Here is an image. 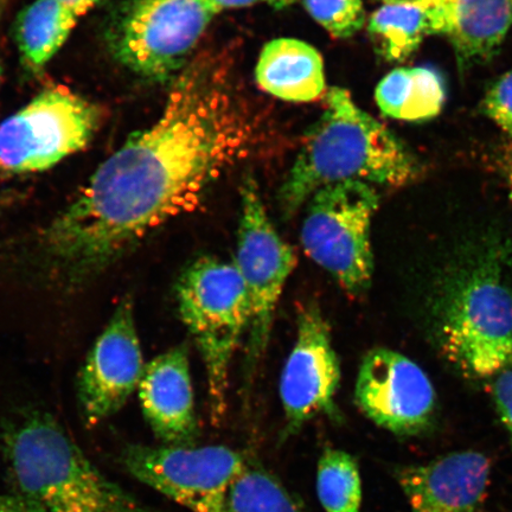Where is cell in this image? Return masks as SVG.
Masks as SVG:
<instances>
[{"instance_id":"1","label":"cell","mask_w":512,"mask_h":512,"mask_svg":"<svg viewBox=\"0 0 512 512\" xmlns=\"http://www.w3.org/2000/svg\"><path fill=\"white\" fill-rule=\"evenodd\" d=\"M253 136L223 70L209 59L191 63L156 123L132 134L31 238L25 259L32 272L66 292L92 283L152 230L200 207Z\"/></svg>"},{"instance_id":"2","label":"cell","mask_w":512,"mask_h":512,"mask_svg":"<svg viewBox=\"0 0 512 512\" xmlns=\"http://www.w3.org/2000/svg\"><path fill=\"white\" fill-rule=\"evenodd\" d=\"M421 172L418 158L400 138L358 107L348 91L334 87L281 185L280 210L290 219L329 185L358 181L401 188Z\"/></svg>"},{"instance_id":"3","label":"cell","mask_w":512,"mask_h":512,"mask_svg":"<svg viewBox=\"0 0 512 512\" xmlns=\"http://www.w3.org/2000/svg\"><path fill=\"white\" fill-rule=\"evenodd\" d=\"M4 453L17 492L47 512H153L108 479L48 414L9 428Z\"/></svg>"},{"instance_id":"4","label":"cell","mask_w":512,"mask_h":512,"mask_svg":"<svg viewBox=\"0 0 512 512\" xmlns=\"http://www.w3.org/2000/svg\"><path fill=\"white\" fill-rule=\"evenodd\" d=\"M437 338L447 360L472 379L512 367V291L494 266L472 267L448 287Z\"/></svg>"},{"instance_id":"5","label":"cell","mask_w":512,"mask_h":512,"mask_svg":"<svg viewBox=\"0 0 512 512\" xmlns=\"http://www.w3.org/2000/svg\"><path fill=\"white\" fill-rule=\"evenodd\" d=\"M179 316L200 350L208 376L211 411L226 409L229 369L249 326L245 284L235 264L197 259L176 285Z\"/></svg>"},{"instance_id":"6","label":"cell","mask_w":512,"mask_h":512,"mask_svg":"<svg viewBox=\"0 0 512 512\" xmlns=\"http://www.w3.org/2000/svg\"><path fill=\"white\" fill-rule=\"evenodd\" d=\"M379 203L374 185L349 181L318 190L307 207L304 251L352 297L366 293L373 279L370 228Z\"/></svg>"},{"instance_id":"7","label":"cell","mask_w":512,"mask_h":512,"mask_svg":"<svg viewBox=\"0 0 512 512\" xmlns=\"http://www.w3.org/2000/svg\"><path fill=\"white\" fill-rule=\"evenodd\" d=\"M219 12L210 0H131L111 24L108 46L133 73L165 81L184 68Z\"/></svg>"},{"instance_id":"8","label":"cell","mask_w":512,"mask_h":512,"mask_svg":"<svg viewBox=\"0 0 512 512\" xmlns=\"http://www.w3.org/2000/svg\"><path fill=\"white\" fill-rule=\"evenodd\" d=\"M240 196L235 266L245 284L249 302L246 379L251 381L267 350L274 313L287 280L297 266V255L274 228L253 176L242 179Z\"/></svg>"},{"instance_id":"9","label":"cell","mask_w":512,"mask_h":512,"mask_svg":"<svg viewBox=\"0 0 512 512\" xmlns=\"http://www.w3.org/2000/svg\"><path fill=\"white\" fill-rule=\"evenodd\" d=\"M100 108L69 91L51 87L0 124V170L31 174L53 168L91 142Z\"/></svg>"},{"instance_id":"10","label":"cell","mask_w":512,"mask_h":512,"mask_svg":"<svg viewBox=\"0 0 512 512\" xmlns=\"http://www.w3.org/2000/svg\"><path fill=\"white\" fill-rule=\"evenodd\" d=\"M121 459L139 482L192 512H222L230 484L248 462L226 446L132 445Z\"/></svg>"},{"instance_id":"11","label":"cell","mask_w":512,"mask_h":512,"mask_svg":"<svg viewBox=\"0 0 512 512\" xmlns=\"http://www.w3.org/2000/svg\"><path fill=\"white\" fill-rule=\"evenodd\" d=\"M355 400L377 426L401 437L419 435L434 421L437 395L418 364L398 351L376 348L363 357Z\"/></svg>"},{"instance_id":"12","label":"cell","mask_w":512,"mask_h":512,"mask_svg":"<svg viewBox=\"0 0 512 512\" xmlns=\"http://www.w3.org/2000/svg\"><path fill=\"white\" fill-rule=\"evenodd\" d=\"M341 366L332 347L331 329L317 303L299 313L296 344L280 379L285 412L284 437L298 433L307 421L324 414L335 418Z\"/></svg>"},{"instance_id":"13","label":"cell","mask_w":512,"mask_h":512,"mask_svg":"<svg viewBox=\"0 0 512 512\" xmlns=\"http://www.w3.org/2000/svg\"><path fill=\"white\" fill-rule=\"evenodd\" d=\"M133 302L126 297L89 352L78 383L80 411L87 427L117 413L138 388L144 371Z\"/></svg>"},{"instance_id":"14","label":"cell","mask_w":512,"mask_h":512,"mask_svg":"<svg viewBox=\"0 0 512 512\" xmlns=\"http://www.w3.org/2000/svg\"><path fill=\"white\" fill-rule=\"evenodd\" d=\"M490 470L485 454L462 451L398 467L395 476L412 512H483Z\"/></svg>"},{"instance_id":"15","label":"cell","mask_w":512,"mask_h":512,"mask_svg":"<svg viewBox=\"0 0 512 512\" xmlns=\"http://www.w3.org/2000/svg\"><path fill=\"white\" fill-rule=\"evenodd\" d=\"M137 389L145 419L160 440L170 446L195 443L198 424L185 345L147 364Z\"/></svg>"},{"instance_id":"16","label":"cell","mask_w":512,"mask_h":512,"mask_svg":"<svg viewBox=\"0 0 512 512\" xmlns=\"http://www.w3.org/2000/svg\"><path fill=\"white\" fill-rule=\"evenodd\" d=\"M431 35L447 38L459 69L488 62L512 27V0H425Z\"/></svg>"},{"instance_id":"17","label":"cell","mask_w":512,"mask_h":512,"mask_svg":"<svg viewBox=\"0 0 512 512\" xmlns=\"http://www.w3.org/2000/svg\"><path fill=\"white\" fill-rule=\"evenodd\" d=\"M256 81L265 92L288 102H311L325 91L322 55L296 38L267 43L256 64Z\"/></svg>"},{"instance_id":"18","label":"cell","mask_w":512,"mask_h":512,"mask_svg":"<svg viewBox=\"0 0 512 512\" xmlns=\"http://www.w3.org/2000/svg\"><path fill=\"white\" fill-rule=\"evenodd\" d=\"M377 105L384 115L402 121L430 120L443 111L446 86L443 75L431 67L394 69L376 88Z\"/></svg>"},{"instance_id":"19","label":"cell","mask_w":512,"mask_h":512,"mask_svg":"<svg viewBox=\"0 0 512 512\" xmlns=\"http://www.w3.org/2000/svg\"><path fill=\"white\" fill-rule=\"evenodd\" d=\"M79 17L56 0H35L18 16V48L31 68L40 69L67 42Z\"/></svg>"},{"instance_id":"20","label":"cell","mask_w":512,"mask_h":512,"mask_svg":"<svg viewBox=\"0 0 512 512\" xmlns=\"http://www.w3.org/2000/svg\"><path fill=\"white\" fill-rule=\"evenodd\" d=\"M368 32L383 60L402 62L432 36L430 15L424 3L382 4L370 16Z\"/></svg>"},{"instance_id":"21","label":"cell","mask_w":512,"mask_h":512,"mask_svg":"<svg viewBox=\"0 0 512 512\" xmlns=\"http://www.w3.org/2000/svg\"><path fill=\"white\" fill-rule=\"evenodd\" d=\"M222 512H304L283 483L264 467L248 462L230 484Z\"/></svg>"},{"instance_id":"22","label":"cell","mask_w":512,"mask_h":512,"mask_svg":"<svg viewBox=\"0 0 512 512\" xmlns=\"http://www.w3.org/2000/svg\"><path fill=\"white\" fill-rule=\"evenodd\" d=\"M317 495L325 512H361L360 469L351 454L326 448L318 462Z\"/></svg>"},{"instance_id":"23","label":"cell","mask_w":512,"mask_h":512,"mask_svg":"<svg viewBox=\"0 0 512 512\" xmlns=\"http://www.w3.org/2000/svg\"><path fill=\"white\" fill-rule=\"evenodd\" d=\"M309 14L336 38L354 36L366 24L363 0H303Z\"/></svg>"},{"instance_id":"24","label":"cell","mask_w":512,"mask_h":512,"mask_svg":"<svg viewBox=\"0 0 512 512\" xmlns=\"http://www.w3.org/2000/svg\"><path fill=\"white\" fill-rule=\"evenodd\" d=\"M482 107L486 117L512 138V69L492 83Z\"/></svg>"},{"instance_id":"25","label":"cell","mask_w":512,"mask_h":512,"mask_svg":"<svg viewBox=\"0 0 512 512\" xmlns=\"http://www.w3.org/2000/svg\"><path fill=\"white\" fill-rule=\"evenodd\" d=\"M494 379L492 394H494L497 413L512 441V367L501 371Z\"/></svg>"},{"instance_id":"26","label":"cell","mask_w":512,"mask_h":512,"mask_svg":"<svg viewBox=\"0 0 512 512\" xmlns=\"http://www.w3.org/2000/svg\"><path fill=\"white\" fill-rule=\"evenodd\" d=\"M0 512H47L40 504L32 501L31 498L12 492L4 494L0 492Z\"/></svg>"},{"instance_id":"27","label":"cell","mask_w":512,"mask_h":512,"mask_svg":"<svg viewBox=\"0 0 512 512\" xmlns=\"http://www.w3.org/2000/svg\"><path fill=\"white\" fill-rule=\"evenodd\" d=\"M210 2L221 12L226 9L245 8V6L258 3H268L277 6V8H283V6L291 4L294 0H210Z\"/></svg>"},{"instance_id":"28","label":"cell","mask_w":512,"mask_h":512,"mask_svg":"<svg viewBox=\"0 0 512 512\" xmlns=\"http://www.w3.org/2000/svg\"><path fill=\"white\" fill-rule=\"evenodd\" d=\"M56 2L66 6L67 9L74 12L80 18L93 10L95 6L104 2V0H56Z\"/></svg>"},{"instance_id":"29","label":"cell","mask_w":512,"mask_h":512,"mask_svg":"<svg viewBox=\"0 0 512 512\" xmlns=\"http://www.w3.org/2000/svg\"><path fill=\"white\" fill-rule=\"evenodd\" d=\"M15 200L16 197L11 194L0 195V214H2L4 210L10 208L11 204L14 203Z\"/></svg>"},{"instance_id":"30","label":"cell","mask_w":512,"mask_h":512,"mask_svg":"<svg viewBox=\"0 0 512 512\" xmlns=\"http://www.w3.org/2000/svg\"><path fill=\"white\" fill-rule=\"evenodd\" d=\"M382 4H419L425 0H381Z\"/></svg>"},{"instance_id":"31","label":"cell","mask_w":512,"mask_h":512,"mask_svg":"<svg viewBox=\"0 0 512 512\" xmlns=\"http://www.w3.org/2000/svg\"><path fill=\"white\" fill-rule=\"evenodd\" d=\"M6 2H8V0H0V18H2Z\"/></svg>"},{"instance_id":"32","label":"cell","mask_w":512,"mask_h":512,"mask_svg":"<svg viewBox=\"0 0 512 512\" xmlns=\"http://www.w3.org/2000/svg\"><path fill=\"white\" fill-rule=\"evenodd\" d=\"M509 183H510L511 197H512V163L510 165V170H509Z\"/></svg>"}]
</instances>
